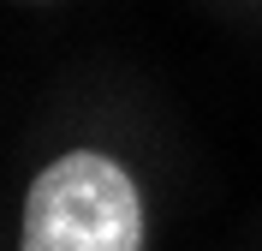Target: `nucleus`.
Segmentation results:
<instances>
[{
    "instance_id": "f257e3e1",
    "label": "nucleus",
    "mask_w": 262,
    "mask_h": 251,
    "mask_svg": "<svg viewBox=\"0 0 262 251\" xmlns=\"http://www.w3.org/2000/svg\"><path fill=\"white\" fill-rule=\"evenodd\" d=\"M143 245V203L125 167L107 156H60L36 173L24 203V251H137Z\"/></svg>"
}]
</instances>
